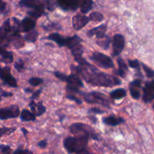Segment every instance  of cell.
<instances>
[{
  "mask_svg": "<svg viewBox=\"0 0 154 154\" xmlns=\"http://www.w3.org/2000/svg\"><path fill=\"white\" fill-rule=\"evenodd\" d=\"M20 110L17 105H11L5 108H0V120L16 118L19 116Z\"/></svg>",
  "mask_w": 154,
  "mask_h": 154,
  "instance_id": "cell-8",
  "label": "cell"
},
{
  "mask_svg": "<svg viewBox=\"0 0 154 154\" xmlns=\"http://www.w3.org/2000/svg\"><path fill=\"white\" fill-rule=\"evenodd\" d=\"M107 30L106 24H102V25L90 29V31L87 32V36L89 37H93V35H96L98 39L101 38L105 35V32Z\"/></svg>",
  "mask_w": 154,
  "mask_h": 154,
  "instance_id": "cell-13",
  "label": "cell"
},
{
  "mask_svg": "<svg viewBox=\"0 0 154 154\" xmlns=\"http://www.w3.org/2000/svg\"><path fill=\"white\" fill-rule=\"evenodd\" d=\"M66 98H67L68 99H70V100L74 101V102H75L76 103L79 104V105L82 104V101L81 100V99H79L78 97H77V96H75V95L69 94L66 96Z\"/></svg>",
  "mask_w": 154,
  "mask_h": 154,
  "instance_id": "cell-37",
  "label": "cell"
},
{
  "mask_svg": "<svg viewBox=\"0 0 154 154\" xmlns=\"http://www.w3.org/2000/svg\"><path fill=\"white\" fill-rule=\"evenodd\" d=\"M11 148L8 145L1 144L0 145V154H10Z\"/></svg>",
  "mask_w": 154,
  "mask_h": 154,
  "instance_id": "cell-34",
  "label": "cell"
},
{
  "mask_svg": "<svg viewBox=\"0 0 154 154\" xmlns=\"http://www.w3.org/2000/svg\"><path fill=\"white\" fill-rule=\"evenodd\" d=\"M48 38L49 39V40H51L53 41V42H56L60 47H63L64 37H63L61 35L58 34V33H53V34H51L48 36Z\"/></svg>",
  "mask_w": 154,
  "mask_h": 154,
  "instance_id": "cell-27",
  "label": "cell"
},
{
  "mask_svg": "<svg viewBox=\"0 0 154 154\" xmlns=\"http://www.w3.org/2000/svg\"><path fill=\"white\" fill-rule=\"evenodd\" d=\"M70 131L72 133L80 135H87L89 138L98 140V136L95 131L88 125L84 123H74L70 126Z\"/></svg>",
  "mask_w": 154,
  "mask_h": 154,
  "instance_id": "cell-3",
  "label": "cell"
},
{
  "mask_svg": "<svg viewBox=\"0 0 154 154\" xmlns=\"http://www.w3.org/2000/svg\"><path fill=\"white\" fill-rule=\"evenodd\" d=\"M41 93H42V90H37V91H35L34 93H33L32 96V99H36V98H38Z\"/></svg>",
  "mask_w": 154,
  "mask_h": 154,
  "instance_id": "cell-45",
  "label": "cell"
},
{
  "mask_svg": "<svg viewBox=\"0 0 154 154\" xmlns=\"http://www.w3.org/2000/svg\"><path fill=\"white\" fill-rule=\"evenodd\" d=\"M20 119L23 121H34L35 120V116L28 110L24 109L20 114Z\"/></svg>",
  "mask_w": 154,
  "mask_h": 154,
  "instance_id": "cell-25",
  "label": "cell"
},
{
  "mask_svg": "<svg viewBox=\"0 0 154 154\" xmlns=\"http://www.w3.org/2000/svg\"><path fill=\"white\" fill-rule=\"evenodd\" d=\"M89 137L79 135L78 137H69L64 140V147L71 153H80L85 150L88 144Z\"/></svg>",
  "mask_w": 154,
  "mask_h": 154,
  "instance_id": "cell-2",
  "label": "cell"
},
{
  "mask_svg": "<svg viewBox=\"0 0 154 154\" xmlns=\"http://www.w3.org/2000/svg\"><path fill=\"white\" fill-rule=\"evenodd\" d=\"M57 4L64 11H75L79 8L78 0H57Z\"/></svg>",
  "mask_w": 154,
  "mask_h": 154,
  "instance_id": "cell-12",
  "label": "cell"
},
{
  "mask_svg": "<svg viewBox=\"0 0 154 154\" xmlns=\"http://www.w3.org/2000/svg\"><path fill=\"white\" fill-rule=\"evenodd\" d=\"M35 26V21L29 17L24 18L20 23V31L28 32L32 31Z\"/></svg>",
  "mask_w": 154,
  "mask_h": 154,
  "instance_id": "cell-16",
  "label": "cell"
},
{
  "mask_svg": "<svg viewBox=\"0 0 154 154\" xmlns=\"http://www.w3.org/2000/svg\"><path fill=\"white\" fill-rule=\"evenodd\" d=\"M84 97V100L88 103L91 104H99L103 106L108 107L110 108L109 102L105 95L102 93H99V92H91L89 93H80Z\"/></svg>",
  "mask_w": 154,
  "mask_h": 154,
  "instance_id": "cell-4",
  "label": "cell"
},
{
  "mask_svg": "<svg viewBox=\"0 0 154 154\" xmlns=\"http://www.w3.org/2000/svg\"><path fill=\"white\" fill-rule=\"evenodd\" d=\"M20 5L32 8L33 10H45V5L40 0H20Z\"/></svg>",
  "mask_w": 154,
  "mask_h": 154,
  "instance_id": "cell-10",
  "label": "cell"
},
{
  "mask_svg": "<svg viewBox=\"0 0 154 154\" xmlns=\"http://www.w3.org/2000/svg\"><path fill=\"white\" fill-rule=\"evenodd\" d=\"M141 85V81L140 80H135L130 83L129 90H130L131 96L133 99H138L140 98V87Z\"/></svg>",
  "mask_w": 154,
  "mask_h": 154,
  "instance_id": "cell-15",
  "label": "cell"
},
{
  "mask_svg": "<svg viewBox=\"0 0 154 154\" xmlns=\"http://www.w3.org/2000/svg\"><path fill=\"white\" fill-rule=\"evenodd\" d=\"M11 34L12 26L11 25V20L8 19L0 26V46H8Z\"/></svg>",
  "mask_w": 154,
  "mask_h": 154,
  "instance_id": "cell-6",
  "label": "cell"
},
{
  "mask_svg": "<svg viewBox=\"0 0 154 154\" xmlns=\"http://www.w3.org/2000/svg\"><path fill=\"white\" fill-rule=\"evenodd\" d=\"M45 5H46L47 8L48 9L51 11H53L54 10H55L56 7H57V5L56 2H54V0H45Z\"/></svg>",
  "mask_w": 154,
  "mask_h": 154,
  "instance_id": "cell-31",
  "label": "cell"
},
{
  "mask_svg": "<svg viewBox=\"0 0 154 154\" xmlns=\"http://www.w3.org/2000/svg\"><path fill=\"white\" fill-rule=\"evenodd\" d=\"M12 93H8V92H5L4 90H2L0 88V96H4V97H10V96H12Z\"/></svg>",
  "mask_w": 154,
  "mask_h": 154,
  "instance_id": "cell-42",
  "label": "cell"
},
{
  "mask_svg": "<svg viewBox=\"0 0 154 154\" xmlns=\"http://www.w3.org/2000/svg\"><path fill=\"white\" fill-rule=\"evenodd\" d=\"M89 112L93 113V114H103L104 111H102V110L99 109L98 108H93L89 111Z\"/></svg>",
  "mask_w": 154,
  "mask_h": 154,
  "instance_id": "cell-41",
  "label": "cell"
},
{
  "mask_svg": "<svg viewBox=\"0 0 154 154\" xmlns=\"http://www.w3.org/2000/svg\"><path fill=\"white\" fill-rule=\"evenodd\" d=\"M81 42H82V40H81V38L75 35L72 36V37L64 38L63 46L68 47L69 49L72 50L75 46H77L79 44H81Z\"/></svg>",
  "mask_w": 154,
  "mask_h": 154,
  "instance_id": "cell-17",
  "label": "cell"
},
{
  "mask_svg": "<svg viewBox=\"0 0 154 154\" xmlns=\"http://www.w3.org/2000/svg\"><path fill=\"white\" fill-rule=\"evenodd\" d=\"M143 69H144V72H146V75L148 78H153L154 77V71L152 70L151 69L148 68L147 66H146L145 65L143 64Z\"/></svg>",
  "mask_w": 154,
  "mask_h": 154,
  "instance_id": "cell-36",
  "label": "cell"
},
{
  "mask_svg": "<svg viewBox=\"0 0 154 154\" xmlns=\"http://www.w3.org/2000/svg\"><path fill=\"white\" fill-rule=\"evenodd\" d=\"M126 91L124 90V89H117V90H114V91L111 92L110 93V96L112 99H123L126 96Z\"/></svg>",
  "mask_w": 154,
  "mask_h": 154,
  "instance_id": "cell-26",
  "label": "cell"
},
{
  "mask_svg": "<svg viewBox=\"0 0 154 154\" xmlns=\"http://www.w3.org/2000/svg\"><path fill=\"white\" fill-rule=\"evenodd\" d=\"M29 105L35 117L36 116L42 115V114H43L46 111V108L44 106L43 103L42 102H40L38 104H35L34 101L32 100Z\"/></svg>",
  "mask_w": 154,
  "mask_h": 154,
  "instance_id": "cell-18",
  "label": "cell"
},
{
  "mask_svg": "<svg viewBox=\"0 0 154 154\" xmlns=\"http://www.w3.org/2000/svg\"><path fill=\"white\" fill-rule=\"evenodd\" d=\"M117 63H118L119 66L118 75H120L121 78H124V77L126 76V72L128 71L127 66H126V63L123 61V60L122 58L117 59Z\"/></svg>",
  "mask_w": 154,
  "mask_h": 154,
  "instance_id": "cell-23",
  "label": "cell"
},
{
  "mask_svg": "<svg viewBox=\"0 0 154 154\" xmlns=\"http://www.w3.org/2000/svg\"><path fill=\"white\" fill-rule=\"evenodd\" d=\"M38 145V147H40L41 148H45V147H47V145H48V143H47L46 140H43V141H41Z\"/></svg>",
  "mask_w": 154,
  "mask_h": 154,
  "instance_id": "cell-43",
  "label": "cell"
},
{
  "mask_svg": "<svg viewBox=\"0 0 154 154\" xmlns=\"http://www.w3.org/2000/svg\"><path fill=\"white\" fill-rule=\"evenodd\" d=\"M96 43H97V45L99 47L103 48L104 50H107L108 48V47H109L110 43H111V38L105 35L102 38L98 39Z\"/></svg>",
  "mask_w": 154,
  "mask_h": 154,
  "instance_id": "cell-24",
  "label": "cell"
},
{
  "mask_svg": "<svg viewBox=\"0 0 154 154\" xmlns=\"http://www.w3.org/2000/svg\"><path fill=\"white\" fill-rule=\"evenodd\" d=\"M0 79L4 82V84H7L9 87L14 88L17 87L16 79L11 74V69L8 66H5L4 68L0 67Z\"/></svg>",
  "mask_w": 154,
  "mask_h": 154,
  "instance_id": "cell-7",
  "label": "cell"
},
{
  "mask_svg": "<svg viewBox=\"0 0 154 154\" xmlns=\"http://www.w3.org/2000/svg\"><path fill=\"white\" fill-rule=\"evenodd\" d=\"M154 99V92L150 87L149 83L146 84L144 89V95H143V99L145 102H150Z\"/></svg>",
  "mask_w": 154,
  "mask_h": 154,
  "instance_id": "cell-22",
  "label": "cell"
},
{
  "mask_svg": "<svg viewBox=\"0 0 154 154\" xmlns=\"http://www.w3.org/2000/svg\"><path fill=\"white\" fill-rule=\"evenodd\" d=\"M90 60H93L98 66L103 69H111L114 66L112 59L100 52L93 53L90 57Z\"/></svg>",
  "mask_w": 154,
  "mask_h": 154,
  "instance_id": "cell-5",
  "label": "cell"
},
{
  "mask_svg": "<svg viewBox=\"0 0 154 154\" xmlns=\"http://www.w3.org/2000/svg\"><path fill=\"white\" fill-rule=\"evenodd\" d=\"M88 17H86L85 15L77 14L72 19V24L75 29L80 30L85 26L89 22Z\"/></svg>",
  "mask_w": 154,
  "mask_h": 154,
  "instance_id": "cell-11",
  "label": "cell"
},
{
  "mask_svg": "<svg viewBox=\"0 0 154 154\" xmlns=\"http://www.w3.org/2000/svg\"><path fill=\"white\" fill-rule=\"evenodd\" d=\"M103 122L105 124L108 125V126H116L124 123V120L121 117H117L115 116H109V117H105L103 119Z\"/></svg>",
  "mask_w": 154,
  "mask_h": 154,
  "instance_id": "cell-20",
  "label": "cell"
},
{
  "mask_svg": "<svg viewBox=\"0 0 154 154\" xmlns=\"http://www.w3.org/2000/svg\"><path fill=\"white\" fill-rule=\"evenodd\" d=\"M78 154H92V153H90V152L87 151V150H83V151H81V152H80V153H78Z\"/></svg>",
  "mask_w": 154,
  "mask_h": 154,
  "instance_id": "cell-46",
  "label": "cell"
},
{
  "mask_svg": "<svg viewBox=\"0 0 154 154\" xmlns=\"http://www.w3.org/2000/svg\"><path fill=\"white\" fill-rule=\"evenodd\" d=\"M66 82H67L69 84V85L72 86V87H82L84 86L83 84L82 81L78 78V75H75V74H72V75H67L66 78Z\"/></svg>",
  "mask_w": 154,
  "mask_h": 154,
  "instance_id": "cell-19",
  "label": "cell"
},
{
  "mask_svg": "<svg viewBox=\"0 0 154 154\" xmlns=\"http://www.w3.org/2000/svg\"><path fill=\"white\" fill-rule=\"evenodd\" d=\"M149 84H150V87H151V89L153 90V91L154 92V81H152V82L149 83Z\"/></svg>",
  "mask_w": 154,
  "mask_h": 154,
  "instance_id": "cell-47",
  "label": "cell"
},
{
  "mask_svg": "<svg viewBox=\"0 0 154 154\" xmlns=\"http://www.w3.org/2000/svg\"><path fill=\"white\" fill-rule=\"evenodd\" d=\"M38 34L37 32L35 30H32V31L29 32L26 34L25 40L28 42H31V43H34V42H36L38 38Z\"/></svg>",
  "mask_w": 154,
  "mask_h": 154,
  "instance_id": "cell-28",
  "label": "cell"
},
{
  "mask_svg": "<svg viewBox=\"0 0 154 154\" xmlns=\"http://www.w3.org/2000/svg\"><path fill=\"white\" fill-rule=\"evenodd\" d=\"M1 99H1V96H0V102H1Z\"/></svg>",
  "mask_w": 154,
  "mask_h": 154,
  "instance_id": "cell-49",
  "label": "cell"
},
{
  "mask_svg": "<svg viewBox=\"0 0 154 154\" xmlns=\"http://www.w3.org/2000/svg\"><path fill=\"white\" fill-rule=\"evenodd\" d=\"M129 66L133 69H139L140 64L138 60H129Z\"/></svg>",
  "mask_w": 154,
  "mask_h": 154,
  "instance_id": "cell-38",
  "label": "cell"
},
{
  "mask_svg": "<svg viewBox=\"0 0 154 154\" xmlns=\"http://www.w3.org/2000/svg\"><path fill=\"white\" fill-rule=\"evenodd\" d=\"M45 13L44 11H40V10H32L31 11L29 12V14L30 15L31 17L35 18H38L42 16L43 14Z\"/></svg>",
  "mask_w": 154,
  "mask_h": 154,
  "instance_id": "cell-33",
  "label": "cell"
},
{
  "mask_svg": "<svg viewBox=\"0 0 154 154\" xmlns=\"http://www.w3.org/2000/svg\"><path fill=\"white\" fill-rule=\"evenodd\" d=\"M16 130L15 128H9V127H0V138L3 135H10L13 133Z\"/></svg>",
  "mask_w": 154,
  "mask_h": 154,
  "instance_id": "cell-30",
  "label": "cell"
},
{
  "mask_svg": "<svg viewBox=\"0 0 154 154\" xmlns=\"http://www.w3.org/2000/svg\"><path fill=\"white\" fill-rule=\"evenodd\" d=\"M153 108H154V105H153Z\"/></svg>",
  "mask_w": 154,
  "mask_h": 154,
  "instance_id": "cell-50",
  "label": "cell"
},
{
  "mask_svg": "<svg viewBox=\"0 0 154 154\" xmlns=\"http://www.w3.org/2000/svg\"><path fill=\"white\" fill-rule=\"evenodd\" d=\"M78 6L83 14H87L93 7V0H78Z\"/></svg>",
  "mask_w": 154,
  "mask_h": 154,
  "instance_id": "cell-21",
  "label": "cell"
},
{
  "mask_svg": "<svg viewBox=\"0 0 154 154\" xmlns=\"http://www.w3.org/2000/svg\"><path fill=\"white\" fill-rule=\"evenodd\" d=\"M14 68L18 71L19 72H21L24 69V63L21 60H19L17 61L14 64Z\"/></svg>",
  "mask_w": 154,
  "mask_h": 154,
  "instance_id": "cell-35",
  "label": "cell"
},
{
  "mask_svg": "<svg viewBox=\"0 0 154 154\" xmlns=\"http://www.w3.org/2000/svg\"><path fill=\"white\" fill-rule=\"evenodd\" d=\"M22 131H23V135L26 136V134L28 133V132H27V130H26V129H23V128Z\"/></svg>",
  "mask_w": 154,
  "mask_h": 154,
  "instance_id": "cell-48",
  "label": "cell"
},
{
  "mask_svg": "<svg viewBox=\"0 0 154 154\" xmlns=\"http://www.w3.org/2000/svg\"><path fill=\"white\" fill-rule=\"evenodd\" d=\"M6 4L2 1V0H0V12L3 11L5 9Z\"/></svg>",
  "mask_w": 154,
  "mask_h": 154,
  "instance_id": "cell-44",
  "label": "cell"
},
{
  "mask_svg": "<svg viewBox=\"0 0 154 154\" xmlns=\"http://www.w3.org/2000/svg\"><path fill=\"white\" fill-rule=\"evenodd\" d=\"M72 69L76 71L87 83L92 85L112 87L121 84V81L119 78L108 74L98 72L96 68L90 69L83 66H75V67L72 66Z\"/></svg>",
  "mask_w": 154,
  "mask_h": 154,
  "instance_id": "cell-1",
  "label": "cell"
},
{
  "mask_svg": "<svg viewBox=\"0 0 154 154\" xmlns=\"http://www.w3.org/2000/svg\"><path fill=\"white\" fill-rule=\"evenodd\" d=\"M0 61L4 63L5 64H10L13 62L14 55L12 52L8 51L6 50V47L0 46Z\"/></svg>",
  "mask_w": 154,
  "mask_h": 154,
  "instance_id": "cell-14",
  "label": "cell"
},
{
  "mask_svg": "<svg viewBox=\"0 0 154 154\" xmlns=\"http://www.w3.org/2000/svg\"><path fill=\"white\" fill-rule=\"evenodd\" d=\"M42 83H43V80L40 78H31L29 80V84L35 87L40 85Z\"/></svg>",
  "mask_w": 154,
  "mask_h": 154,
  "instance_id": "cell-32",
  "label": "cell"
},
{
  "mask_svg": "<svg viewBox=\"0 0 154 154\" xmlns=\"http://www.w3.org/2000/svg\"><path fill=\"white\" fill-rule=\"evenodd\" d=\"M125 46V38L120 34H117L113 38V54L115 57L120 55Z\"/></svg>",
  "mask_w": 154,
  "mask_h": 154,
  "instance_id": "cell-9",
  "label": "cell"
},
{
  "mask_svg": "<svg viewBox=\"0 0 154 154\" xmlns=\"http://www.w3.org/2000/svg\"><path fill=\"white\" fill-rule=\"evenodd\" d=\"M54 75H56V77H57V78H59V79L61 80V81H66V76H67V75H64V74L61 73V72H54Z\"/></svg>",
  "mask_w": 154,
  "mask_h": 154,
  "instance_id": "cell-40",
  "label": "cell"
},
{
  "mask_svg": "<svg viewBox=\"0 0 154 154\" xmlns=\"http://www.w3.org/2000/svg\"><path fill=\"white\" fill-rule=\"evenodd\" d=\"M89 20L94 21V22H101L104 19L103 15L99 12H93L89 16Z\"/></svg>",
  "mask_w": 154,
  "mask_h": 154,
  "instance_id": "cell-29",
  "label": "cell"
},
{
  "mask_svg": "<svg viewBox=\"0 0 154 154\" xmlns=\"http://www.w3.org/2000/svg\"><path fill=\"white\" fill-rule=\"evenodd\" d=\"M14 154H32V152L29 150H26V149H18Z\"/></svg>",
  "mask_w": 154,
  "mask_h": 154,
  "instance_id": "cell-39",
  "label": "cell"
}]
</instances>
